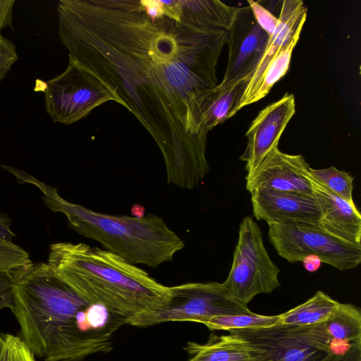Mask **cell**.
<instances>
[{
  "label": "cell",
  "mask_w": 361,
  "mask_h": 361,
  "mask_svg": "<svg viewBox=\"0 0 361 361\" xmlns=\"http://www.w3.org/2000/svg\"><path fill=\"white\" fill-rule=\"evenodd\" d=\"M269 38L257 23L249 5L237 8L228 30V59L221 82L235 81L247 76L250 80Z\"/></svg>",
  "instance_id": "9c48e42d"
},
{
  "label": "cell",
  "mask_w": 361,
  "mask_h": 361,
  "mask_svg": "<svg viewBox=\"0 0 361 361\" xmlns=\"http://www.w3.org/2000/svg\"><path fill=\"white\" fill-rule=\"evenodd\" d=\"M20 338L44 361H79L112 349L126 321L92 304L62 281L47 262L32 263L13 279V307Z\"/></svg>",
  "instance_id": "7a4b0ae2"
},
{
  "label": "cell",
  "mask_w": 361,
  "mask_h": 361,
  "mask_svg": "<svg viewBox=\"0 0 361 361\" xmlns=\"http://www.w3.org/2000/svg\"><path fill=\"white\" fill-rule=\"evenodd\" d=\"M340 302L318 290L305 302L279 314L276 324L290 326H306L326 320L338 308Z\"/></svg>",
  "instance_id": "44dd1931"
},
{
  "label": "cell",
  "mask_w": 361,
  "mask_h": 361,
  "mask_svg": "<svg viewBox=\"0 0 361 361\" xmlns=\"http://www.w3.org/2000/svg\"><path fill=\"white\" fill-rule=\"evenodd\" d=\"M321 219L319 226L331 235L361 245V215L355 204L338 197L311 176Z\"/></svg>",
  "instance_id": "2e32d148"
},
{
  "label": "cell",
  "mask_w": 361,
  "mask_h": 361,
  "mask_svg": "<svg viewBox=\"0 0 361 361\" xmlns=\"http://www.w3.org/2000/svg\"><path fill=\"white\" fill-rule=\"evenodd\" d=\"M268 236L277 253L290 263L315 255L322 263L345 271L356 268L361 262V245L342 241L318 225L271 224L269 225Z\"/></svg>",
  "instance_id": "52a82bcc"
},
{
  "label": "cell",
  "mask_w": 361,
  "mask_h": 361,
  "mask_svg": "<svg viewBox=\"0 0 361 361\" xmlns=\"http://www.w3.org/2000/svg\"><path fill=\"white\" fill-rule=\"evenodd\" d=\"M10 361H36L35 357L19 336L6 334Z\"/></svg>",
  "instance_id": "4316f807"
},
{
  "label": "cell",
  "mask_w": 361,
  "mask_h": 361,
  "mask_svg": "<svg viewBox=\"0 0 361 361\" xmlns=\"http://www.w3.org/2000/svg\"><path fill=\"white\" fill-rule=\"evenodd\" d=\"M279 315H262L254 312L216 316L204 322L211 330H237L264 328L277 324Z\"/></svg>",
  "instance_id": "7402d4cb"
},
{
  "label": "cell",
  "mask_w": 361,
  "mask_h": 361,
  "mask_svg": "<svg viewBox=\"0 0 361 361\" xmlns=\"http://www.w3.org/2000/svg\"><path fill=\"white\" fill-rule=\"evenodd\" d=\"M295 112V97L289 93L259 111L245 134L247 147L240 159L246 163V176H250L264 157L278 147L279 139Z\"/></svg>",
  "instance_id": "8fae6325"
},
{
  "label": "cell",
  "mask_w": 361,
  "mask_h": 361,
  "mask_svg": "<svg viewBox=\"0 0 361 361\" xmlns=\"http://www.w3.org/2000/svg\"><path fill=\"white\" fill-rule=\"evenodd\" d=\"M307 18V8L300 0L282 1L278 25L269 37L264 54L253 71L243 95L254 87L266 66L276 53L290 39L300 27H303Z\"/></svg>",
  "instance_id": "e0dca14e"
},
{
  "label": "cell",
  "mask_w": 361,
  "mask_h": 361,
  "mask_svg": "<svg viewBox=\"0 0 361 361\" xmlns=\"http://www.w3.org/2000/svg\"><path fill=\"white\" fill-rule=\"evenodd\" d=\"M32 263L29 253L23 247L12 241L0 239V271L13 279Z\"/></svg>",
  "instance_id": "cb8c5ba5"
},
{
  "label": "cell",
  "mask_w": 361,
  "mask_h": 361,
  "mask_svg": "<svg viewBox=\"0 0 361 361\" xmlns=\"http://www.w3.org/2000/svg\"><path fill=\"white\" fill-rule=\"evenodd\" d=\"M15 0H0V32L6 27H13Z\"/></svg>",
  "instance_id": "f546056e"
},
{
  "label": "cell",
  "mask_w": 361,
  "mask_h": 361,
  "mask_svg": "<svg viewBox=\"0 0 361 361\" xmlns=\"http://www.w3.org/2000/svg\"><path fill=\"white\" fill-rule=\"evenodd\" d=\"M302 28V26L296 30L290 39L268 63L252 89L243 95L238 111L266 97L275 83L286 73L289 68L293 51L299 40Z\"/></svg>",
  "instance_id": "ffe728a7"
},
{
  "label": "cell",
  "mask_w": 361,
  "mask_h": 361,
  "mask_svg": "<svg viewBox=\"0 0 361 361\" xmlns=\"http://www.w3.org/2000/svg\"><path fill=\"white\" fill-rule=\"evenodd\" d=\"M189 361H256L250 344L237 334H212L205 343L189 342L185 348Z\"/></svg>",
  "instance_id": "ac0fdd59"
},
{
  "label": "cell",
  "mask_w": 361,
  "mask_h": 361,
  "mask_svg": "<svg viewBox=\"0 0 361 361\" xmlns=\"http://www.w3.org/2000/svg\"><path fill=\"white\" fill-rule=\"evenodd\" d=\"M296 335L326 352L345 348L361 342V311L353 304H339L324 322L306 326H291Z\"/></svg>",
  "instance_id": "9a60e30c"
},
{
  "label": "cell",
  "mask_w": 361,
  "mask_h": 361,
  "mask_svg": "<svg viewBox=\"0 0 361 361\" xmlns=\"http://www.w3.org/2000/svg\"><path fill=\"white\" fill-rule=\"evenodd\" d=\"M18 59L16 47L13 42L0 32V82L5 78Z\"/></svg>",
  "instance_id": "d4e9b609"
},
{
  "label": "cell",
  "mask_w": 361,
  "mask_h": 361,
  "mask_svg": "<svg viewBox=\"0 0 361 361\" xmlns=\"http://www.w3.org/2000/svg\"><path fill=\"white\" fill-rule=\"evenodd\" d=\"M310 168L302 155L286 154L276 147L245 176L246 188L250 192L265 189L314 195Z\"/></svg>",
  "instance_id": "4fadbf2b"
},
{
  "label": "cell",
  "mask_w": 361,
  "mask_h": 361,
  "mask_svg": "<svg viewBox=\"0 0 361 361\" xmlns=\"http://www.w3.org/2000/svg\"><path fill=\"white\" fill-rule=\"evenodd\" d=\"M310 174L334 195L350 203H355L353 199L354 178L348 173L330 166L322 169L310 168Z\"/></svg>",
  "instance_id": "603a6c76"
},
{
  "label": "cell",
  "mask_w": 361,
  "mask_h": 361,
  "mask_svg": "<svg viewBox=\"0 0 361 361\" xmlns=\"http://www.w3.org/2000/svg\"><path fill=\"white\" fill-rule=\"evenodd\" d=\"M279 271L265 248L259 226L251 217H245L223 286L234 298L247 305L256 295L271 293L281 286Z\"/></svg>",
  "instance_id": "8992f818"
},
{
  "label": "cell",
  "mask_w": 361,
  "mask_h": 361,
  "mask_svg": "<svg viewBox=\"0 0 361 361\" xmlns=\"http://www.w3.org/2000/svg\"><path fill=\"white\" fill-rule=\"evenodd\" d=\"M319 361H361V342L350 344L341 350L329 352Z\"/></svg>",
  "instance_id": "83f0119b"
},
{
  "label": "cell",
  "mask_w": 361,
  "mask_h": 361,
  "mask_svg": "<svg viewBox=\"0 0 361 361\" xmlns=\"http://www.w3.org/2000/svg\"><path fill=\"white\" fill-rule=\"evenodd\" d=\"M247 3L257 23L270 37L278 25L279 17L274 16L259 2L248 0Z\"/></svg>",
  "instance_id": "484cf974"
},
{
  "label": "cell",
  "mask_w": 361,
  "mask_h": 361,
  "mask_svg": "<svg viewBox=\"0 0 361 361\" xmlns=\"http://www.w3.org/2000/svg\"><path fill=\"white\" fill-rule=\"evenodd\" d=\"M303 267L310 272L316 271L322 264L321 259L315 255H309L302 260Z\"/></svg>",
  "instance_id": "1f68e13d"
},
{
  "label": "cell",
  "mask_w": 361,
  "mask_h": 361,
  "mask_svg": "<svg viewBox=\"0 0 361 361\" xmlns=\"http://www.w3.org/2000/svg\"><path fill=\"white\" fill-rule=\"evenodd\" d=\"M253 215L268 225L305 223L318 225L321 212L314 195L257 189L252 191Z\"/></svg>",
  "instance_id": "5bb4252c"
},
{
  "label": "cell",
  "mask_w": 361,
  "mask_h": 361,
  "mask_svg": "<svg viewBox=\"0 0 361 361\" xmlns=\"http://www.w3.org/2000/svg\"><path fill=\"white\" fill-rule=\"evenodd\" d=\"M11 219L4 213H0V239L12 241L16 234L11 229Z\"/></svg>",
  "instance_id": "4dcf8cb0"
},
{
  "label": "cell",
  "mask_w": 361,
  "mask_h": 361,
  "mask_svg": "<svg viewBox=\"0 0 361 361\" xmlns=\"http://www.w3.org/2000/svg\"><path fill=\"white\" fill-rule=\"evenodd\" d=\"M6 170L19 183L38 188L44 205L63 214L69 226L78 234L99 242L104 250L133 264L156 268L173 260L185 247L184 241L158 216L134 217L96 212L65 200L56 188L23 170L11 166Z\"/></svg>",
  "instance_id": "277c9868"
},
{
  "label": "cell",
  "mask_w": 361,
  "mask_h": 361,
  "mask_svg": "<svg viewBox=\"0 0 361 361\" xmlns=\"http://www.w3.org/2000/svg\"><path fill=\"white\" fill-rule=\"evenodd\" d=\"M116 95L99 80L69 59L66 69L46 82L44 105L54 123L72 124Z\"/></svg>",
  "instance_id": "ba28073f"
},
{
  "label": "cell",
  "mask_w": 361,
  "mask_h": 361,
  "mask_svg": "<svg viewBox=\"0 0 361 361\" xmlns=\"http://www.w3.org/2000/svg\"><path fill=\"white\" fill-rule=\"evenodd\" d=\"M47 263L84 300L105 307L126 321L159 307L169 298L170 288L145 270L86 243L51 244Z\"/></svg>",
  "instance_id": "3957f363"
},
{
  "label": "cell",
  "mask_w": 361,
  "mask_h": 361,
  "mask_svg": "<svg viewBox=\"0 0 361 361\" xmlns=\"http://www.w3.org/2000/svg\"><path fill=\"white\" fill-rule=\"evenodd\" d=\"M229 332L250 344L255 351L256 361H319L329 353L306 342L290 326L275 324Z\"/></svg>",
  "instance_id": "7c38bea8"
},
{
  "label": "cell",
  "mask_w": 361,
  "mask_h": 361,
  "mask_svg": "<svg viewBox=\"0 0 361 361\" xmlns=\"http://www.w3.org/2000/svg\"><path fill=\"white\" fill-rule=\"evenodd\" d=\"M180 16L193 25L214 30H228L236 7L219 0H178Z\"/></svg>",
  "instance_id": "d6986e66"
},
{
  "label": "cell",
  "mask_w": 361,
  "mask_h": 361,
  "mask_svg": "<svg viewBox=\"0 0 361 361\" xmlns=\"http://www.w3.org/2000/svg\"><path fill=\"white\" fill-rule=\"evenodd\" d=\"M164 9V8H163ZM58 34L73 60L116 97L157 144L167 182L192 189L209 171L207 137L189 131V102L217 85L228 30L193 25L141 1L61 0Z\"/></svg>",
  "instance_id": "6da1fadb"
},
{
  "label": "cell",
  "mask_w": 361,
  "mask_h": 361,
  "mask_svg": "<svg viewBox=\"0 0 361 361\" xmlns=\"http://www.w3.org/2000/svg\"><path fill=\"white\" fill-rule=\"evenodd\" d=\"M13 307V277L0 271V310Z\"/></svg>",
  "instance_id": "f1b7e54d"
},
{
  "label": "cell",
  "mask_w": 361,
  "mask_h": 361,
  "mask_svg": "<svg viewBox=\"0 0 361 361\" xmlns=\"http://www.w3.org/2000/svg\"><path fill=\"white\" fill-rule=\"evenodd\" d=\"M170 288L167 301L159 307L126 321L146 327L169 322L201 323L216 316L247 314V305L234 298L222 283H187Z\"/></svg>",
  "instance_id": "5b68a950"
},
{
  "label": "cell",
  "mask_w": 361,
  "mask_h": 361,
  "mask_svg": "<svg viewBox=\"0 0 361 361\" xmlns=\"http://www.w3.org/2000/svg\"><path fill=\"white\" fill-rule=\"evenodd\" d=\"M0 361H10L6 334L0 333Z\"/></svg>",
  "instance_id": "d6a6232c"
},
{
  "label": "cell",
  "mask_w": 361,
  "mask_h": 361,
  "mask_svg": "<svg viewBox=\"0 0 361 361\" xmlns=\"http://www.w3.org/2000/svg\"><path fill=\"white\" fill-rule=\"evenodd\" d=\"M248 76L221 82L192 95L189 102V131L198 137L207 133L238 112L240 101L249 82Z\"/></svg>",
  "instance_id": "30bf717a"
}]
</instances>
